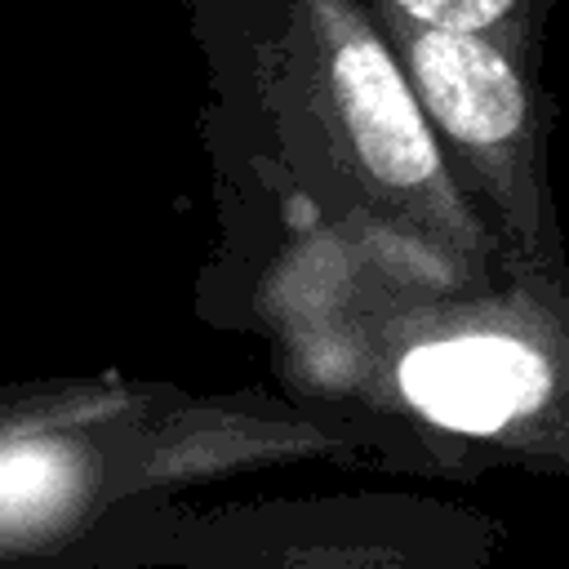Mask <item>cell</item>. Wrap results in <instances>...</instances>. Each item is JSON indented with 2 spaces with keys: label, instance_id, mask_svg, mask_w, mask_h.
<instances>
[{
  "label": "cell",
  "instance_id": "obj_1",
  "mask_svg": "<svg viewBox=\"0 0 569 569\" xmlns=\"http://www.w3.org/2000/svg\"><path fill=\"white\" fill-rule=\"evenodd\" d=\"M351 356L440 431L476 436L569 471V298L516 276L391 293L351 325Z\"/></svg>",
  "mask_w": 569,
  "mask_h": 569
},
{
  "label": "cell",
  "instance_id": "obj_2",
  "mask_svg": "<svg viewBox=\"0 0 569 569\" xmlns=\"http://www.w3.org/2000/svg\"><path fill=\"white\" fill-rule=\"evenodd\" d=\"M289 67L302 111L329 147L356 204L449 280L507 276L502 249L458 187L422 98L360 0H289Z\"/></svg>",
  "mask_w": 569,
  "mask_h": 569
},
{
  "label": "cell",
  "instance_id": "obj_3",
  "mask_svg": "<svg viewBox=\"0 0 569 569\" xmlns=\"http://www.w3.org/2000/svg\"><path fill=\"white\" fill-rule=\"evenodd\" d=\"M369 9L400 53L458 187L489 222L507 276L569 298L542 71L480 31L418 18L396 0H369Z\"/></svg>",
  "mask_w": 569,
  "mask_h": 569
},
{
  "label": "cell",
  "instance_id": "obj_4",
  "mask_svg": "<svg viewBox=\"0 0 569 569\" xmlns=\"http://www.w3.org/2000/svg\"><path fill=\"white\" fill-rule=\"evenodd\" d=\"M107 449L58 431H0V542L44 538L102 493Z\"/></svg>",
  "mask_w": 569,
  "mask_h": 569
},
{
  "label": "cell",
  "instance_id": "obj_5",
  "mask_svg": "<svg viewBox=\"0 0 569 569\" xmlns=\"http://www.w3.org/2000/svg\"><path fill=\"white\" fill-rule=\"evenodd\" d=\"M396 4L431 22L480 31L525 67L542 71V31L551 0H396Z\"/></svg>",
  "mask_w": 569,
  "mask_h": 569
}]
</instances>
